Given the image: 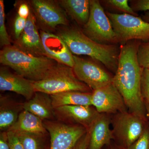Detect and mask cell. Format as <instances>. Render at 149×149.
Masks as SVG:
<instances>
[{"label":"cell","mask_w":149,"mask_h":149,"mask_svg":"<svg viewBox=\"0 0 149 149\" xmlns=\"http://www.w3.org/2000/svg\"><path fill=\"white\" fill-rule=\"evenodd\" d=\"M140 41L133 40L120 45L117 70L113 83L121 94L128 111L148 119L145 102L141 93L143 68L137 59V48Z\"/></svg>","instance_id":"cell-1"},{"label":"cell","mask_w":149,"mask_h":149,"mask_svg":"<svg viewBox=\"0 0 149 149\" xmlns=\"http://www.w3.org/2000/svg\"><path fill=\"white\" fill-rule=\"evenodd\" d=\"M57 35L64 41L72 54L89 56L94 61L101 63L112 72H116L120 45L96 42L86 36L81 29L76 27H65Z\"/></svg>","instance_id":"cell-2"},{"label":"cell","mask_w":149,"mask_h":149,"mask_svg":"<svg viewBox=\"0 0 149 149\" xmlns=\"http://www.w3.org/2000/svg\"><path fill=\"white\" fill-rule=\"evenodd\" d=\"M0 63L17 74L34 82L42 80L57 63L46 56L26 53L13 45L6 46L0 52Z\"/></svg>","instance_id":"cell-3"},{"label":"cell","mask_w":149,"mask_h":149,"mask_svg":"<svg viewBox=\"0 0 149 149\" xmlns=\"http://www.w3.org/2000/svg\"><path fill=\"white\" fill-rule=\"evenodd\" d=\"M34 88L35 92L50 95L67 91L93 92L77 78L72 68L57 63L48 71L42 80L35 82Z\"/></svg>","instance_id":"cell-4"},{"label":"cell","mask_w":149,"mask_h":149,"mask_svg":"<svg viewBox=\"0 0 149 149\" xmlns=\"http://www.w3.org/2000/svg\"><path fill=\"white\" fill-rule=\"evenodd\" d=\"M86 36L103 45H118L117 36L111 22L100 1L91 0L89 19L81 29Z\"/></svg>","instance_id":"cell-5"},{"label":"cell","mask_w":149,"mask_h":149,"mask_svg":"<svg viewBox=\"0 0 149 149\" xmlns=\"http://www.w3.org/2000/svg\"><path fill=\"white\" fill-rule=\"evenodd\" d=\"M105 12L111 22L120 45L133 40L149 41V22L141 17L127 14Z\"/></svg>","instance_id":"cell-6"},{"label":"cell","mask_w":149,"mask_h":149,"mask_svg":"<svg viewBox=\"0 0 149 149\" xmlns=\"http://www.w3.org/2000/svg\"><path fill=\"white\" fill-rule=\"evenodd\" d=\"M111 123L113 139L124 149L130 147L141 137L149 124L148 119L128 111L116 113Z\"/></svg>","instance_id":"cell-7"},{"label":"cell","mask_w":149,"mask_h":149,"mask_svg":"<svg viewBox=\"0 0 149 149\" xmlns=\"http://www.w3.org/2000/svg\"><path fill=\"white\" fill-rule=\"evenodd\" d=\"M28 3L40 30L52 33L58 25H68L66 13L58 1L31 0Z\"/></svg>","instance_id":"cell-8"},{"label":"cell","mask_w":149,"mask_h":149,"mask_svg":"<svg viewBox=\"0 0 149 149\" xmlns=\"http://www.w3.org/2000/svg\"><path fill=\"white\" fill-rule=\"evenodd\" d=\"M44 124L50 136L49 149H72L88 131L81 125L60 121L44 120Z\"/></svg>","instance_id":"cell-9"},{"label":"cell","mask_w":149,"mask_h":149,"mask_svg":"<svg viewBox=\"0 0 149 149\" xmlns=\"http://www.w3.org/2000/svg\"><path fill=\"white\" fill-rule=\"evenodd\" d=\"M74 74L92 91L113 83V76L95 62L73 55Z\"/></svg>","instance_id":"cell-10"},{"label":"cell","mask_w":149,"mask_h":149,"mask_svg":"<svg viewBox=\"0 0 149 149\" xmlns=\"http://www.w3.org/2000/svg\"><path fill=\"white\" fill-rule=\"evenodd\" d=\"M91 104L100 113L128 111L122 95L113 83L93 91Z\"/></svg>","instance_id":"cell-11"},{"label":"cell","mask_w":149,"mask_h":149,"mask_svg":"<svg viewBox=\"0 0 149 149\" xmlns=\"http://www.w3.org/2000/svg\"><path fill=\"white\" fill-rule=\"evenodd\" d=\"M54 111L58 121L81 125L87 130L100 114L93 106H64L54 109Z\"/></svg>","instance_id":"cell-12"},{"label":"cell","mask_w":149,"mask_h":149,"mask_svg":"<svg viewBox=\"0 0 149 149\" xmlns=\"http://www.w3.org/2000/svg\"><path fill=\"white\" fill-rule=\"evenodd\" d=\"M38 29L31 9L24 31L18 39L14 40L13 45L26 53L37 56H46Z\"/></svg>","instance_id":"cell-13"},{"label":"cell","mask_w":149,"mask_h":149,"mask_svg":"<svg viewBox=\"0 0 149 149\" xmlns=\"http://www.w3.org/2000/svg\"><path fill=\"white\" fill-rule=\"evenodd\" d=\"M45 56L57 63L73 68L74 59L64 41L58 35L40 30Z\"/></svg>","instance_id":"cell-14"},{"label":"cell","mask_w":149,"mask_h":149,"mask_svg":"<svg viewBox=\"0 0 149 149\" xmlns=\"http://www.w3.org/2000/svg\"><path fill=\"white\" fill-rule=\"evenodd\" d=\"M34 81L10 72L5 67L0 69V90L10 91L24 97L27 100L35 95Z\"/></svg>","instance_id":"cell-15"},{"label":"cell","mask_w":149,"mask_h":149,"mask_svg":"<svg viewBox=\"0 0 149 149\" xmlns=\"http://www.w3.org/2000/svg\"><path fill=\"white\" fill-rule=\"evenodd\" d=\"M111 123V119L108 114L100 113L88 130L90 135L88 149H102L110 143L113 139L110 127Z\"/></svg>","instance_id":"cell-16"},{"label":"cell","mask_w":149,"mask_h":149,"mask_svg":"<svg viewBox=\"0 0 149 149\" xmlns=\"http://www.w3.org/2000/svg\"><path fill=\"white\" fill-rule=\"evenodd\" d=\"M23 107L43 121L53 120L55 117L50 95L46 93L35 92L32 98L24 103Z\"/></svg>","instance_id":"cell-17"},{"label":"cell","mask_w":149,"mask_h":149,"mask_svg":"<svg viewBox=\"0 0 149 149\" xmlns=\"http://www.w3.org/2000/svg\"><path fill=\"white\" fill-rule=\"evenodd\" d=\"M23 104L15 101L8 96H0V130L7 131L16 122L19 116L24 110Z\"/></svg>","instance_id":"cell-18"},{"label":"cell","mask_w":149,"mask_h":149,"mask_svg":"<svg viewBox=\"0 0 149 149\" xmlns=\"http://www.w3.org/2000/svg\"><path fill=\"white\" fill-rule=\"evenodd\" d=\"M7 131L15 134L30 133L44 135L47 132L43 120L25 110L20 113L16 122Z\"/></svg>","instance_id":"cell-19"},{"label":"cell","mask_w":149,"mask_h":149,"mask_svg":"<svg viewBox=\"0 0 149 149\" xmlns=\"http://www.w3.org/2000/svg\"><path fill=\"white\" fill-rule=\"evenodd\" d=\"M66 14L82 27L88 22L91 12V0L58 1Z\"/></svg>","instance_id":"cell-20"},{"label":"cell","mask_w":149,"mask_h":149,"mask_svg":"<svg viewBox=\"0 0 149 149\" xmlns=\"http://www.w3.org/2000/svg\"><path fill=\"white\" fill-rule=\"evenodd\" d=\"M92 93L77 91H67L51 95L54 109L64 106H92Z\"/></svg>","instance_id":"cell-21"},{"label":"cell","mask_w":149,"mask_h":149,"mask_svg":"<svg viewBox=\"0 0 149 149\" xmlns=\"http://www.w3.org/2000/svg\"><path fill=\"white\" fill-rule=\"evenodd\" d=\"M15 134L24 149H49L46 145L45 135L30 133Z\"/></svg>","instance_id":"cell-22"},{"label":"cell","mask_w":149,"mask_h":149,"mask_svg":"<svg viewBox=\"0 0 149 149\" xmlns=\"http://www.w3.org/2000/svg\"><path fill=\"white\" fill-rule=\"evenodd\" d=\"M128 0H103L100 1L103 7H106L108 8L121 14H127L133 16L139 17V15L135 12L128 4Z\"/></svg>","instance_id":"cell-23"},{"label":"cell","mask_w":149,"mask_h":149,"mask_svg":"<svg viewBox=\"0 0 149 149\" xmlns=\"http://www.w3.org/2000/svg\"><path fill=\"white\" fill-rule=\"evenodd\" d=\"M4 4L3 0H0V45L1 47L11 45L12 40L7 31L5 25Z\"/></svg>","instance_id":"cell-24"},{"label":"cell","mask_w":149,"mask_h":149,"mask_svg":"<svg viewBox=\"0 0 149 149\" xmlns=\"http://www.w3.org/2000/svg\"><path fill=\"white\" fill-rule=\"evenodd\" d=\"M137 57L140 66L143 69L149 70V41L139 42Z\"/></svg>","instance_id":"cell-25"},{"label":"cell","mask_w":149,"mask_h":149,"mask_svg":"<svg viewBox=\"0 0 149 149\" xmlns=\"http://www.w3.org/2000/svg\"><path fill=\"white\" fill-rule=\"evenodd\" d=\"M126 149H149V123L141 137Z\"/></svg>","instance_id":"cell-26"},{"label":"cell","mask_w":149,"mask_h":149,"mask_svg":"<svg viewBox=\"0 0 149 149\" xmlns=\"http://www.w3.org/2000/svg\"><path fill=\"white\" fill-rule=\"evenodd\" d=\"M141 93L144 101L149 102V70L142 71L141 83Z\"/></svg>","instance_id":"cell-27"},{"label":"cell","mask_w":149,"mask_h":149,"mask_svg":"<svg viewBox=\"0 0 149 149\" xmlns=\"http://www.w3.org/2000/svg\"><path fill=\"white\" fill-rule=\"evenodd\" d=\"M27 19L23 18L17 15L13 22V33L15 40H17L24 31Z\"/></svg>","instance_id":"cell-28"},{"label":"cell","mask_w":149,"mask_h":149,"mask_svg":"<svg viewBox=\"0 0 149 149\" xmlns=\"http://www.w3.org/2000/svg\"><path fill=\"white\" fill-rule=\"evenodd\" d=\"M130 6L135 12L149 11V0H130Z\"/></svg>","instance_id":"cell-29"},{"label":"cell","mask_w":149,"mask_h":149,"mask_svg":"<svg viewBox=\"0 0 149 149\" xmlns=\"http://www.w3.org/2000/svg\"><path fill=\"white\" fill-rule=\"evenodd\" d=\"M8 134L10 149H24L16 135L11 131H7Z\"/></svg>","instance_id":"cell-30"},{"label":"cell","mask_w":149,"mask_h":149,"mask_svg":"<svg viewBox=\"0 0 149 149\" xmlns=\"http://www.w3.org/2000/svg\"><path fill=\"white\" fill-rule=\"evenodd\" d=\"M30 6L29 3L22 2L18 6L17 14L23 18L27 19L30 13Z\"/></svg>","instance_id":"cell-31"},{"label":"cell","mask_w":149,"mask_h":149,"mask_svg":"<svg viewBox=\"0 0 149 149\" xmlns=\"http://www.w3.org/2000/svg\"><path fill=\"white\" fill-rule=\"evenodd\" d=\"M89 141L90 135L87 131L86 134L79 140L72 149H88Z\"/></svg>","instance_id":"cell-32"},{"label":"cell","mask_w":149,"mask_h":149,"mask_svg":"<svg viewBox=\"0 0 149 149\" xmlns=\"http://www.w3.org/2000/svg\"><path fill=\"white\" fill-rule=\"evenodd\" d=\"M0 149H10L7 131H3L0 133Z\"/></svg>","instance_id":"cell-33"},{"label":"cell","mask_w":149,"mask_h":149,"mask_svg":"<svg viewBox=\"0 0 149 149\" xmlns=\"http://www.w3.org/2000/svg\"><path fill=\"white\" fill-rule=\"evenodd\" d=\"M141 18L144 21L149 22V11L146 12L142 15Z\"/></svg>","instance_id":"cell-34"},{"label":"cell","mask_w":149,"mask_h":149,"mask_svg":"<svg viewBox=\"0 0 149 149\" xmlns=\"http://www.w3.org/2000/svg\"><path fill=\"white\" fill-rule=\"evenodd\" d=\"M145 106H146V111L147 117L149 120V102L144 101Z\"/></svg>","instance_id":"cell-35"},{"label":"cell","mask_w":149,"mask_h":149,"mask_svg":"<svg viewBox=\"0 0 149 149\" xmlns=\"http://www.w3.org/2000/svg\"><path fill=\"white\" fill-rule=\"evenodd\" d=\"M111 149H120L118 148H111Z\"/></svg>","instance_id":"cell-36"}]
</instances>
